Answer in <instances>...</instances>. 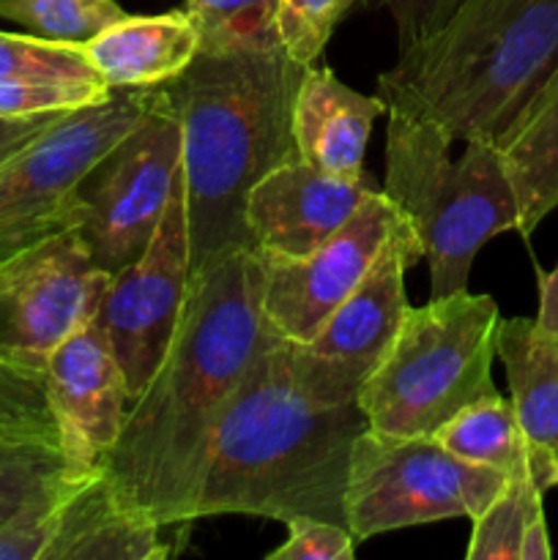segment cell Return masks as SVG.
Listing matches in <instances>:
<instances>
[{
	"label": "cell",
	"mask_w": 558,
	"mask_h": 560,
	"mask_svg": "<svg viewBox=\"0 0 558 560\" xmlns=\"http://www.w3.org/2000/svg\"><path fill=\"white\" fill-rule=\"evenodd\" d=\"M274 337L255 249L224 252L191 277L173 342L98 465L124 506L186 539L213 432Z\"/></svg>",
	"instance_id": "6da1fadb"
},
{
	"label": "cell",
	"mask_w": 558,
	"mask_h": 560,
	"mask_svg": "<svg viewBox=\"0 0 558 560\" xmlns=\"http://www.w3.org/2000/svg\"><path fill=\"white\" fill-rule=\"evenodd\" d=\"M306 66L282 47L195 55L167 82L181 118L191 277L230 249H255L244 208L252 186L299 156L293 102Z\"/></svg>",
	"instance_id": "7a4b0ae2"
},
{
	"label": "cell",
	"mask_w": 558,
	"mask_h": 560,
	"mask_svg": "<svg viewBox=\"0 0 558 560\" xmlns=\"http://www.w3.org/2000/svg\"><path fill=\"white\" fill-rule=\"evenodd\" d=\"M356 402L312 399L293 381L284 339L274 337L252 361L211 441L195 520L244 514L345 523L353 443L367 430Z\"/></svg>",
	"instance_id": "3957f363"
},
{
	"label": "cell",
	"mask_w": 558,
	"mask_h": 560,
	"mask_svg": "<svg viewBox=\"0 0 558 560\" xmlns=\"http://www.w3.org/2000/svg\"><path fill=\"white\" fill-rule=\"evenodd\" d=\"M558 63V0H463L377 74L388 113L498 142Z\"/></svg>",
	"instance_id": "277c9868"
},
{
	"label": "cell",
	"mask_w": 558,
	"mask_h": 560,
	"mask_svg": "<svg viewBox=\"0 0 558 560\" xmlns=\"http://www.w3.org/2000/svg\"><path fill=\"white\" fill-rule=\"evenodd\" d=\"M454 137L441 126L388 113L386 186L419 235L430 268V299L468 290L470 266L487 241L518 233L520 211L496 142L465 140L452 159Z\"/></svg>",
	"instance_id": "5b68a950"
},
{
	"label": "cell",
	"mask_w": 558,
	"mask_h": 560,
	"mask_svg": "<svg viewBox=\"0 0 558 560\" xmlns=\"http://www.w3.org/2000/svg\"><path fill=\"white\" fill-rule=\"evenodd\" d=\"M501 320L490 295L468 290L408 306L392 348L359 388L370 430L427 438L468 405L496 397Z\"/></svg>",
	"instance_id": "8992f818"
},
{
	"label": "cell",
	"mask_w": 558,
	"mask_h": 560,
	"mask_svg": "<svg viewBox=\"0 0 558 560\" xmlns=\"http://www.w3.org/2000/svg\"><path fill=\"white\" fill-rule=\"evenodd\" d=\"M503 470L465 463L427 438L367 427L350 454L345 523L356 541L443 520H474L507 487Z\"/></svg>",
	"instance_id": "52a82bcc"
},
{
	"label": "cell",
	"mask_w": 558,
	"mask_h": 560,
	"mask_svg": "<svg viewBox=\"0 0 558 560\" xmlns=\"http://www.w3.org/2000/svg\"><path fill=\"white\" fill-rule=\"evenodd\" d=\"M151 91H113L104 102L71 109L0 164V266L38 241L77 228V184L135 129Z\"/></svg>",
	"instance_id": "ba28073f"
},
{
	"label": "cell",
	"mask_w": 558,
	"mask_h": 560,
	"mask_svg": "<svg viewBox=\"0 0 558 560\" xmlns=\"http://www.w3.org/2000/svg\"><path fill=\"white\" fill-rule=\"evenodd\" d=\"M181 170V118L167 88L77 184V233L102 271L135 262L156 235Z\"/></svg>",
	"instance_id": "9c48e42d"
},
{
	"label": "cell",
	"mask_w": 558,
	"mask_h": 560,
	"mask_svg": "<svg viewBox=\"0 0 558 560\" xmlns=\"http://www.w3.org/2000/svg\"><path fill=\"white\" fill-rule=\"evenodd\" d=\"M425 257L419 235L399 219L381 255L304 345L284 339V361L293 381L328 405L356 402L359 388L392 348L408 312L405 271Z\"/></svg>",
	"instance_id": "30bf717a"
},
{
	"label": "cell",
	"mask_w": 558,
	"mask_h": 560,
	"mask_svg": "<svg viewBox=\"0 0 558 560\" xmlns=\"http://www.w3.org/2000/svg\"><path fill=\"white\" fill-rule=\"evenodd\" d=\"M189 228L184 170H178L148 249L115 271L98 301L96 323L107 334L124 372L129 399H137L162 364L189 293Z\"/></svg>",
	"instance_id": "8fae6325"
},
{
	"label": "cell",
	"mask_w": 558,
	"mask_h": 560,
	"mask_svg": "<svg viewBox=\"0 0 558 560\" xmlns=\"http://www.w3.org/2000/svg\"><path fill=\"white\" fill-rule=\"evenodd\" d=\"M113 273L77 230L38 241L0 266V355L42 370L63 339L96 317Z\"/></svg>",
	"instance_id": "7c38bea8"
},
{
	"label": "cell",
	"mask_w": 558,
	"mask_h": 560,
	"mask_svg": "<svg viewBox=\"0 0 558 560\" xmlns=\"http://www.w3.org/2000/svg\"><path fill=\"white\" fill-rule=\"evenodd\" d=\"M403 213L383 191L370 189L353 217L304 257L257 255L263 266V315L274 334L310 342L326 317L361 282Z\"/></svg>",
	"instance_id": "4fadbf2b"
},
{
	"label": "cell",
	"mask_w": 558,
	"mask_h": 560,
	"mask_svg": "<svg viewBox=\"0 0 558 560\" xmlns=\"http://www.w3.org/2000/svg\"><path fill=\"white\" fill-rule=\"evenodd\" d=\"M44 377L71 470L77 476L93 474L118 441L131 402L124 372L96 317L53 350Z\"/></svg>",
	"instance_id": "5bb4252c"
},
{
	"label": "cell",
	"mask_w": 558,
	"mask_h": 560,
	"mask_svg": "<svg viewBox=\"0 0 558 560\" xmlns=\"http://www.w3.org/2000/svg\"><path fill=\"white\" fill-rule=\"evenodd\" d=\"M370 178H337L293 159L263 175L246 195V230L257 255L304 257L326 244L359 208Z\"/></svg>",
	"instance_id": "9a60e30c"
},
{
	"label": "cell",
	"mask_w": 558,
	"mask_h": 560,
	"mask_svg": "<svg viewBox=\"0 0 558 560\" xmlns=\"http://www.w3.org/2000/svg\"><path fill=\"white\" fill-rule=\"evenodd\" d=\"M167 530L118 501L102 468L66 487L42 560H167L181 547Z\"/></svg>",
	"instance_id": "2e32d148"
},
{
	"label": "cell",
	"mask_w": 558,
	"mask_h": 560,
	"mask_svg": "<svg viewBox=\"0 0 558 560\" xmlns=\"http://www.w3.org/2000/svg\"><path fill=\"white\" fill-rule=\"evenodd\" d=\"M386 113L381 96L353 91L328 66H306L293 102L299 156L321 173L361 178L372 126Z\"/></svg>",
	"instance_id": "e0dca14e"
},
{
	"label": "cell",
	"mask_w": 558,
	"mask_h": 560,
	"mask_svg": "<svg viewBox=\"0 0 558 560\" xmlns=\"http://www.w3.org/2000/svg\"><path fill=\"white\" fill-rule=\"evenodd\" d=\"M496 355L528 443L531 474L542 490H550V474L558 465V337L545 331L536 317H512L501 320Z\"/></svg>",
	"instance_id": "ac0fdd59"
},
{
	"label": "cell",
	"mask_w": 558,
	"mask_h": 560,
	"mask_svg": "<svg viewBox=\"0 0 558 560\" xmlns=\"http://www.w3.org/2000/svg\"><path fill=\"white\" fill-rule=\"evenodd\" d=\"M98 80L113 91L159 88L184 74L200 52V33L186 9L124 14L82 44Z\"/></svg>",
	"instance_id": "d6986e66"
},
{
	"label": "cell",
	"mask_w": 558,
	"mask_h": 560,
	"mask_svg": "<svg viewBox=\"0 0 558 560\" xmlns=\"http://www.w3.org/2000/svg\"><path fill=\"white\" fill-rule=\"evenodd\" d=\"M528 238L558 208V63L496 142Z\"/></svg>",
	"instance_id": "ffe728a7"
},
{
	"label": "cell",
	"mask_w": 558,
	"mask_h": 560,
	"mask_svg": "<svg viewBox=\"0 0 558 560\" xmlns=\"http://www.w3.org/2000/svg\"><path fill=\"white\" fill-rule=\"evenodd\" d=\"M430 438L465 463L487 465L503 470L507 476L531 470L528 443L520 430L512 402L501 394L463 408Z\"/></svg>",
	"instance_id": "44dd1931"
},
{
	"label": "cell",
	"mask_w": 558,
	"mask_h": 560,
	"mask_svg": "<svg viewBox=\"0 0 558 560\" xmlns=\"http://www.w3.org/2000/svg\"><path fill=\"white\" fill-rule=\"evenodd\" d=\"M80 479L71 470L63 446L49 438H5L0 441V525L47 492Z\"/></svg>",
	"instance_id": "7402d4cb"
},
{
	"label": "cell",
	"mask_w": 558,
	"mask_h": 560,
	"mask_svg": "<svg viewBox=\"0 0 558 560\" xmlns=\"http://www.w3.org/2000/svg\"><path fill=\"white\" fill-rule=\"evenodd\" d=\"M542 490L536 485L534 474L512 476L501 492L487 503L481 514H476L470 523L468 560H518L520 558V541H523V530L528 520L542 509Z\"/></svg>",
	"instance_id": "603a6c76"
},
{
	"label": "cell",
	"mask_w": 558,
	"mask_h": 560,
	"mask_svg": "<svg viewBox=\"0 0 558 560\" xmlns=\"http://www.w3.org/2000/svg\"><path fill=\"white\" fill-rule=\"evenodd\" d=\"M200 33V49L282 47L277 36L279 0H184Z\"/></svg>",
	"instance_id": "cb8c5ba5"
},
{
	"label": "cell",
	"mask_w": 558,
	"mask_h": 560,
	"mask_svg": "<svg viewBox=\"0 0 558 560\" xmlns=\"http://www.w3.org/2000/svg\"><path fill=\"white\" fill-rule=\"evenodd\" d=\"M124 14L115 0H0V20L49 42L85 44Z\"/></svg>",
	"instance_id": "d4e9b609"
},
{
	"label": "cell",
	"mask_w": 558,
	"mask_h": 560,
	"mask_svg": "<svg viewBox=\"0 0 558 560\" xmlns=\"http://www.w3.org/2000/svg\"><path fill=\"white\" fill-rule=\"evenodd\" d=\"M0 80L93 82L98 80V74L93 71L82 44L0 31Z\"/></svg>",
	"instance_id": "484cf974"
},
{
	"label": "cell",
	"mask_w": 558,
	"mask_h": 560,
	"mask_svg": "<svg viewBox=\"0 0 558 560\" xmlns=\"http://www.w3.org/2000/svg\"><path fill=\"white\" fill-rule=\"evenodd\" d=\"M5 438H49L60 443L44 372L0 355V441Z\"/></svg>",
	"instance_id": "4316f807"
},
{
	"label": "cell",
	"mask_w": 558,
	"mask_h": 560,
	"mask_svg": "<svg viewBox=\"0 0 558 560\" xmlns=\"http://www.w3.org/2000/svg\"><path fill=\"white\" fill-rule=\"evenodd\" d=\"M356 0H279L277 36L284 52L304 66H315L334 31Z\"/></svg>",
	"instance_id": "83f0119b"
},
{
	"label": "cell",
	"mask_w": 558,
	"mask_h": 560,
	"mask_svg": "<svg viewBox=\"0 0 558 560\" xmlns=\"http://www.w3.org/2000/svg\"><path fill=\"white\" fill-rule=\"evenodd\" d=\"M113 88L93 82H31L0 80V118H22L42 113H71L104 102Z\"/></svg>",
	"instance_id": "f1b7e54d"
},
{
	"label": "cell",
	"mask_w": 558,
	"mask_h": 560,
	"mask_svg": "<svg viewBox=\"0 0 558 560\" xmlns=\"http://www.w3.org/2000/svg\"><path fill=\"white\" fill-rule=\"evenodd\" d=\"M71 485V481H69ZM66 485V487H69ZM66 487L27 503L9 523L0 525V560H42L55 534L58 503Z\"/></svg>",
	"instance_id": "f546056e"
},
{
	"label": "cell",
	"mask_w": 558,
	"mask_h": 560,
	"mask_svg": "<svg viewBox=\"0 0 558 560\" xmlns=\"http://www.w3.org/2000/svg\"><path fill=\"white\" fill-rule=\"evenodd\" d=\"M288 539L268 560H350L356 552V536L348 525L315 517H295L284 523Z\"/></svg>",
	"instance_id": "4dcf8cb0"
},
{
	"label": "cell",
	"mask_w": 558,
	"mask_h": 560,
	"mask_svg": "<svg viewBox=\"0 0 558 560\" xmlns=\"http://www.w3.org/2000/svg\"><path fill=\"white\" fill-rule=\"evenodd\" d=\"M361 3L370 9H386L397 25L399 49H408L421 38L432 36L463 0H361Z\"/></svg>",
	"instance_id": "1f68e13d"
},
{
	"label": "cell",
	"mask_w": 558,
	"mask_h": 560,
	"mask_svg": "<svg viewBox=\"0 0 558 560\" xmlns=\"http://www.w3.org/2000/svg\"><path fill=\"white\" fill-rule=\"evenodd\" d=\"M66 113H42L22 115V118H0V164L14 156L16 151L36 140L42 131H47L55 120Z\"/></svg>",
	"instance_id": "d6a6232c"
},
{
	"label": "cell",
	"mask_w": 558,
	"mask_h": 560,
	"mask_svg": "<svg viewBox=\"0 0 558 560\" xmlns=\"http://www.w3.org/2000/svg\"><path fill=\"white\" fill-rule=\"evenodd\" d=\"M550 558H553V545H550V534H547L545 509H539V512L528 520V525H525L518 560H550Z\"/></svg>",
	"instance_id": "836d02e7"
},
{
	"label": "cell",
	"mask_w": 558,
	"mask_h": 560,
	"mask_svg": "<svg viewBox=\"0 0 558 560\" xmlns=\"http://www.w3.org/2000/svg\"><path fill=\"white\" fill-rule=\"evenodd\" d=\"M536 323L558 337V266L553 271L539 273V315H536Z\"/></svg>",
	"instance_id": "e575fe53"
},
{
	"label": "cell",
	"mask_w": 558,
	"mask_h": 560,
	"mask_svg": "<svg viewBox=\"0 0 558 560\" xmlns=\"http://www.w3.org/2000/svg\"><path fill=\"white\" fill-rule=\"evenodd\" d=\"M550 487H558V465L553 468V474H550Z\"/></svg>",
	"instance_id": "d590c367"
}]
</instances>
